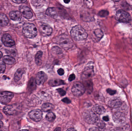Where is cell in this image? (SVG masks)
Here are the masks:
<instances>
[{
    "label": "cell",
    "instance_id": "obj_1",
    "mask_svg": "<svg viewBox=\"0 0 132 131\" xmlns=\"http://www.w3.org/2000/svg\"><path fill=\"white\" fill-rule=\"evenodd\" d=\"M70 34L72 38L76 41L85 40L88 35L85 29L80 25L73 27L71 31Z\"/></svg>",
    "mask_w": 132,
    "mask_h": 131
},
{
    "label": "cell",
    "instance_id": "obj_2",
    "mask_svg": "<svg viewBox=\"0 0 132 131\" xmlns=\"http://www.w3.org/2000/svg\"><path fill=\"white\" fill-rule=\"evenodd\" d=\"M22 33L26 37L33 38L37 35L38 32L35 25L31 23H26L23 25Z\"/></svg>",
    "mask_w": 132,
    "mask_h": 131
},
{
    "label": "cell",
    "instance_id": "obj_3",
    "mask_svg": "<svg viewBox=\"0 0 132 131\" xmlns=\"http://www.w3.org/2000/svg\"><path fill=\"white\" fill-rule=\"evenodd\" d=\"M57 44L65 50L70 49L73 46V42L71 39L65 35H61L56 38Z\"/></svg>",
    "mask_w": 132,
    "mask_h": 131
},
{
    "label": "cell",
    "instance_id": "obj_4",
    "mask_svg": "<svg viewBox=\"0 0 132 131\" xmlns=\"http://www.w3.org/2000/svg\"><path fill=\"white\" fill-rule=\"evenodd\" d=\"M71 90L75 96L80 97L84 94L85 88L84 85L81 82H77L74 83Z\"/></svg>",
    "mask_w": 132,
    "mask_h": 131
},
{
    "label": "cell",
    "instance_id": "obj_5",
    "mask_svg": "<svg viewBox=\"0 0 132 131\" xmlns=\"http://www.w3.org/2000/svg\"><path fill=\"white\" fill-rule=\"evenodd\" d=\"M116 17L118 21L122 23H128L131 20L130 14L122 10H119L117 12Z\"/></svg>",
    "mask_w": 132,
    "mask_h": 131
},
{
    "label": "cell",
    "instance_id": "obj_6",
    "mask_svg": "<svg viewBox=\"0 0 132 131\" xmlns=\"http://www.w3.org/2000/svg\"><path fill=\"white\" fill-rule=\"evenodd\" d=\"M92 62H90L86 65L82 73L81 77L84 80H88L94 74V68Z\"/></svg>",
    "mask_w": 132,
    "mask_h": 131
},
{
    "label": "cell",
    "instance_id": "obj_7",
    "mask_svg": "<svg viewBox=\"0 0 132 131\" xmlns=\"http://www.w3.org/2000/svg\"><path fill=\"white\" fill-rule=\"evenodd\" d=\"M84 118L87 123L94 124L98 121V117L95 112L92 111L88 110L85 112L84 113Z\"/></svg>",
    "mask_w": 132,
    "mask_h": 131
},
{
    "label": "cell",
    "instance_id": "obj_8",
    "mask_svg": "<svg viewBox=\"0 0 132 131\" xmlns=\"http://www.w3.org/2000/svg\"><path fill=\"white\" fill-rule=\"evenodd\" d=\"M13 93L10 92L5 91L0 93V102L4 105L7 104L14 97Z\"/></svg>",
    "mask_w": 132,
    "mask_h": 131
},
{
    "label": "cell",
    "instance_id": "obj_9",
    "mask_svg": "<svg viewBox=\"0 0 132 131\" xmlns=\"http://www.w3.org/2000/svg\"><path fill=\"white\" fill-rule=\"evenodd\" d=\"M39 27V32L43 36H49L52 32V28L45 23L42 22L40 23Z\"/></svg>",
    "mask_w": 132,
    "mask_h": 131
},
{
    "label": "cell",
    "instance_id": "obj_10",
    "mask_svg": "<svg viewBox=\"0 0 132 131\" xmlns=\"http://www.w3.org/2000/svg\"><path fill=\"white\" fill-rule=\"evenodd\" d=\"M42 112L39 109H36L31 111L29 114V117L34 121L38 122L40 121L42 118Z\"/></svg>",
    "mask_w": 132,
    "mask_h": 131
},
{
    "label": "cell",
    "instance_id": "obj_11",
    "mask_svg": "<svg viewBox=\"0 0 132 131\" xmlns=\"http://www.w3.org/2000/svg\"><path fill=\"white\" fill-rule=\"evenodd\" d=\"M21 14L27 19H31L33 17V13L30 8L26 5H21L19 7Z\"/></svg>",
    "mask_w": 132,
    "mask_h": 131
},
{
    "label": "cell",
    "instance_id": "obj_12",
    "mask_svg": "<svg viewBox=\"0 0 132 131\" xmlns=\"http://www.w3.org/2000/svg\"><path fill=\"white\" fill-rule=\"evenodd\" d=\"M2 41L6 47H12L15 45V42L9 34H5L3 35L2 38Z\"/></svg>",
    "mask_w": 132,
    "mask_h": 131
},
{
    "label": "cell",
    "instance_id": "obj_13",
    "mask_svg": "<svg viewBox=\"0 0 132 131\" xmlns=\"http://www.w3.org/2000/svg\"><path fill=\"white\" fill-rule=\"evenodd\" d=\"M48 78L46 74L43 71L37 73L35 78L36 84L38 85H41L44 84Z\"/></svg>",
    "mask_w": 132,
    "mask_h": 131
},
{
    "label": "cell",
    "instance_id": "obj_14",
    "mask_svg": "<svg viewBox=\"0 0 132 131\" xmlns=\"http://www.w3.org/2000/svg\"><path fill=\"white\" fill-rule=\"evenodd\" d=\"M113 120L117 124H122L125 122L126 118L123 114L118 112L114 114L113 116Z\"/></svg>",
    "mask_w": 132,
    "mask_h": 131
},
{
    "label": "cell",
    "instance_id": "obj_15",
    "mask_svg": "<svg viewBox=\"0 0 132 131\" xmlns=\"http://www.w3.org/2000/svg\"><path fill=\"white\" fill-rule=\"evenodd\" d=\"M59 10L55 7H50L46 10V14L53 18H57L59 16Z\"/></svg>",
    "mask_w": 132,
    "mask_h": 131
},
{
    "label": "cell",
    "instance_id": "obj_16",
    "mask_svg": "<svg viewBox=\"0 0 132 131\" xmlns=\"http://www.w3.org/2000/svg\"><path fill=\"white\" fill-rule=\"evenodd\" d=\"M16 108L15 105H8L5 106L3 109V112L5 114L12 115L16 112Z\"/></svg>",
    "mask_w": 132,
    "mask_h": 131
},
{
    "label": "cell",
    "instance_id": "obj_17",
    "mask_svg": "<svg viewBox=\"0 0 132 131\" xmlns=\"http://www.w3.org/2000/svg\"><path fill=\"white\" fill-rule=\"evenodd\" d=\"M122 105V102L120 99L115 98L110 100L108 102V105L111 107L113 108H118L120 107Z\"/></svg>",
    "mask_w": 132,
    "mask_h": 131
},
{
    "label": "cell",
    "instance_id": "obj_18",
    "mask_svg": "<svg viewBox=\"0 0 132 131\" xmlns=\"http://www.w3.org/2000/svg\"><path fill=\"white\" fill-rule=\"evenodd\" d=\"M9 16L11 19L16 21H21L22 18L21 14L20 12L18 11L11 12L9 14Z\"/></svg>",
    "mask_w": 132,
    "mask_h": 131
},
{
    "label": "cell",
    "instance_id": "obj_19",
    "mask_svg": "<svg viewBox=\"0 0 132 131\" xmlns=\"http://www.w3.org/2000/svg\"><path fill=\"white\" fill-rule=\"evenodd\" d=\"M93 110L94 112L98 115L103 114L105 113V109L103 106L99 105H95L93 107Z\"/></svg>",
    "mask_w": 132,
    "mask_h": 131
},
{
    "label": "cell",
    "instance_id": "obj_20",
    "mask_svg": "<svg viewBox=\"0 0 132 131\" xmlns=\"http://www.w3.org/2000/svg\"><path fill=\"white\" fill-rule=\"evenodd\" d=\"M25 72V68H19L15 73L14 77V80L16 82L19 81L21 78L23 74Z\"/></svg>",
    "mask_w": 132,
    "mask_h": 131
},
{
    "label": "cell",
    "instance_id": "obj_21",
    "mask_svg": "<svg viewBox=\"0 0 132 131\" xmlns=\"http://www.w3.org/2000/svg\"><path fill=\"white\" fill-rule=\"evenodd\" d=\"M65 84V82L63 80L59 79H52L49 82V84L52 87L59 86L64 85Z\"/></svg>",
    "mask_w": 132,
    "mask_h": 131
},
{
    "label": "cell",
    "instance_id": "obj_22",
    "mask_svg": "<svg viewBox=\"0 0 132 131\" xmlns=\"http://www.w3.org/2000/svg\"><path fill=\"white\" fill-rule=\"evenodd\" d=\"M8 18L6 15L4 14H0V26L5 27L9 23Z\"/></svg>",
    "mask_w": 132,
    "mask_h": 131
},
{
    "label": "cell",
    "instance_id": "obj_23",
    "mask_svg": "<svg viewBox=\"0 0 132 131\" xmlns=\"http://www.w3.org/2000/svg\"><path fill=\"white\" fill-rule=\"evenodd\" d=\"M4 63L8 65L14 64L15 63V60L13 57L10 55H5L3 58Z\"/></svg>",
    "mask_w": 132,
    "mask_h": 131
},
{
    "label": "cell",
    "instance_id": "obj_24",
    "mask_svg": "<svg viewBox=\"0 0 132 131\" xmlns=\"http://www.w3.org/2000/svg\"><path fill=\"white\" fill-rule=\"evenodd\" d=\"M42 52L39 51L36 53L35 55V62L38 66H40L42 64V57L43 56Z\"/></svg>",
    "mask_w": 132,
    "mask_h": 131
},
{
    "label": "cell",
    "instance_id": "obj_25",
    "mask_svg": "<svg viewBox=\"0 0 132 131\" xmlns=\"http://www.w3.org/2000/svg\"><path fill=\"white\" fill-rule=\"evenodd\" d=\"M54 106L52 104L50 103H45L42 106V110L45 112L50 111L53 109Z\"/></svg>",
    "mask_w": 132,
    "mask_h": 131
},
{
    "label": "cell",
    "instance_id": "obj_26",
    "mask_svg": "<svg viewBox=\"0 0 132 131\" xmlns=\"http://www.w3.org/2000/svg\"><path fill=\"white\" fill-rule=\"evenodd\" d=\"M36 84L35 79L34 78L32 77L29 82V88L30 90H33L36 87Z\"/></svg>",
    "mask_w": 132,
    "mask_h": 131
},
{
    "label": "cell",
    "instance_id": "obj_27",
    "mask_svg": "<svg viewBox=\"0 0 132 131\" xmlns=\"http://www.w3.org/2000/svg\"><path fill=\"white\" fill-rule=\"evenodd\" d=\"M94 34L95 35L96 37L99 39H101L102 38L104 35L103 32L101 29L97 28L94 31Z\"/></svg>",
    "mask_w": 132,
    "mask_h": 131
},
{
    "label": "cell",
    "instance_id": "obj_28",
    "mask_svg": "<svg viewBox=\"0 0 132 131\" xmlns=\"http://www.w3.org/2000/svg\"><path fill=\"white\" fill-rule=\"evenodd\" d=\"M51 52L53 54L55 55H60L62 54V50L57 46H55L51 49Z\"/></svg>",
    "mask_w": 132,
    "mask_h": 131
},
{
    "label": "cell",
    "instance_id": "obj_29",
    "mask_svg": "<svg viewBox=\"0 0 132 131\" xmlns=\"http://www.w3.org/2000/svg\"><path fill=\"white\" fill-rule=\"evenodd\" d=\"M55 118L56 116L55 114L52 112L48 113L46 116V120L50 122L53 121Z\"/></svg>",
    "mask_w": 132,
    "mask_h": 131
},
{
    "label": "cell",
    "instance_id": "obj_30",
    "mask_svg": "<svg viewBox=\"0 0 132 131\" xmlns=\"http://www.w3.org/2000/svg\"><path fill=\"white\" fill-rule=\"evenodd\" d=\"M32 4L35 7H41L43 5V1H31Z\"/></svg>",
    "mask_w": 132,
    "mask_h": 131
},
{
    "label": "cell",
    "instance_id": "obj_31",
    "mask_svg": "<svg viewBox=\"0 0 132 131\" xmlns=\"http://www.w3.org/2000/svg\"><path fill=\"white\" fill-rule=\"evenodd\" d=\"M98 14L100 17H104L108 16L109 14V12L106 10H101L98 12Z\"/></svg>",
    "mask_w": 132,
    "mask_h": 131
},
{
    "label": "cell",
    "instance_id": "obj_32",
    "mask_svg": "<svg viewBox=\"0 0 132 131\" xmlns=\"http://www.w3.org/2000/svg\"><path fill=\"white\" fill-rule=\"evenodd\" d=\"M85 5L88 8H91L93 5V3L91 1H84Z\"/></svg>",
    "mask_w": 132,
    "mask_h": 131
},
{
    "label": "cell",
    "instance_id": "obj_33",
    "mask_svg": "<svg viewBox=\"0 0 132 131\" xmlns=\"http://www.w3.org/2000/svg\"><path fill=\"white\" fill-rule=\"evenodd\" d=\"M5 64L4 63H1L0 64V73H4L5 70Z\"/></svg>",
    "mask_w": 132,
    "mask_h": 131
},
{
    "label": "cell",
    "instance_id": "obj_34",
    "mask_svg": "<svg viewBox=\"0 0 132 131\" xmlns=\"http://www.w3.org/2000/svg\"><path fill=\"white\" fill-rule=\"evenodd\" d=\"M57 91L59 92V94L62 96H64L65 95L66 92L62 88H58L57 89Z\"/></svg>",
    "mask_w": 132,
    "mask_h": 131
},
{
    "label": "cell",
    "instance_id": "obj_35",
    "mask_svg": "<svg viewBox=\"0 0 132 131\" xmlns=\"http://www.w3.org/2000/svg\"><path fill=\"white\" fill-rule=\"evenodd\" d=\"M107 92L109 94L111 95H114L116 93V91L110 89V88H108V89H107Z\"/></svg>",
    "mask_w": 132,
    "mask_h": 131
},
{
    "label": "cell",
    "instance_id": "obj_36",
    "mask_svg": "<svg viewBox=\"0 0 132 131\" xmlns=\"http://www.w3.org/2000/svg\"><path fill=\"white\" fill-rule=\"evenodd\" d=\"M97 125L100 128H103L105 127V124L104 122L101 121L100 122H98Z\"/></svg>",
    "mask_w": 132,
    "mask_h": 131
},
{
    "label": "cell",
    "instance_id": "obj_37",
    "mask_svg": "<svg viewBox=\"0 0 132 131\" xmlns=\"http://www.w3.org/2000/svg\"><path fill=\"white\" fill-rule=\"evenodd\" d=\"M57 72H58V74H59L60 75H63L64 74V73H65V71H64V70H63V69L60 68L58 70Z\"/></svg>",
    "mask_w": 132,
    "mask_h": 131
},
{
    "label": "cell",
    "instance_id": "obj_38",
    "mask_svg": "<svg viewBox=\"0 0 132 131\" xmlns=\"http://www.w3.org/2000/svg\"><path fill=\"white\" fill-rule=\"evenodd\" d=\"M12 2L17 3V4H21V3H23L26 2V0H13Z\"/></svg>",
    "mask_w": 132,
    "mask_h": 131
},
{
    "label": "cell",
    "instance_id": "obj_39",
    "mask_svg": "<svg viewBox=\"0 0 132 131\" xmlns=\"http://www.w3.org/2000/svg\"><path fill=\"white\" fill-rule=\"evenodd\" d=\"M75 74H71L69 76V78H68V80L70 81L71 82L73 80H75Z\"/></svg>",
    "mask_w": 132,
    "mask_h": 131
},
{
    "label": "cell",
    "instance_id": "obj_40",
    "mask_svg": "<svg viewBox=\"0 0 132 131\" xmlns=\"http://www.w3.org/2000/svg\"><path fill=\"white\" fill-rule=\"evenodd\" d=\"M62 101L66 104H70L71 103V101L67 98H63Z\"/></svg>",
    "mask_w": 132,
    "mask_h": 131
},
{
    "label": "cell",
    "instance_id": "obj_41",
    "mask_svg": "<svg viewBox=\"0 0 132 131\" xmlns=\"http://www.w3.org/2000/svg\"><path fill=\"white\" fill-rule=\"evenodd\" d=\"M89 131H101L98 128H91L89 129Z\"/></svg>",
    "mask_w": 132,
    "mask_h": 131
},
{
    "label": "cell",
    "instance_id": "obj_42",
    "mask_svg": "<svg viewBox=\"0 0 132 131\" xmlns=\"http://www.w3.org/2000/svg\"><path fill=\"white\" fill-rule=\"evenodd\" d=\"M103 119L105 121L108 122L109 121V118L108 116H105L103 117Z\"/></svg>",
    "mask_w": 132,
    "mask_h": 131
},
{
    "label": "cell",
    "instance_id": "obj_43",
    "mask_svg": "<svg viewBox=\"0 0 132 131\" xmlns=\"http://www.w3.org/2000/svg\"><path fill=\"white\" fill-rule=\"evenodd\" d=\"M54 131H61V128L59 127L56 128Z\"/></svg>",
    "mask_w": 132,
    "mask_h": 131
},
{
    "label": "cell",
    "instance_id": "obj_44",
    "mask_svg": "<svg viewBox=\"0 0 132 131\" xmlns=\"http://www.w3.org/2000/svg\"><path fill=\"white\" fill-rule=\"evenodd\" d=\"M67 131H77L76 130H75L74 128H68Z\"/></svg>",
    "mask_w": 132,
    "mask_h": 131
},
{
    "label": "cell",
    "instance_id": "obj_45",
    "mask_svg": "<svg viewBox=\"0 0 132 131\" xmlns=\"http://www.w3.org/2000/svg\"><path fill=\"white\" fill-rule=\"evenodd\" d=\"M3 124L2 123V122L0 121V128H1L2 127H3Z\"/></svg>",
    "mask_w": 132,
    "mask_h": 131
},
{
    "label": "cell",
    "instance_id": "obj_46",
    "mask_svg": "<svg viewBox=\"0 0 132 131\" xmlns=\"http://www.w3.org/2000/svg\"><path fill=\"white\" fill-rule=\"evenodd\" d=\"M3 118V115L0 112V120H2Z\"/></svg>",
    "mask_w": 132,
    "mask_h": 131
},
{
    "label": "cell",
    "instance_id": "obj_47",
    "mask_svg": "<svg viewBox=\"0 0 132 131\" xmlns=\"http://www.w3.org/2000/svg\"><path fill=\"white\" fill-rule=\"evenodd\" d=\"M105 131H117L115 130H113V129H107V130H105Z\"/></svg>",
    "mask_w": 132,
    "mask_h": 131
},
{
    "label": "cell",
    "instance_id": "obj_48",
    "mask_svg": "<svg viewBox=\"0 0 132 131\" xmlns=\"http://www.w3.org/2000/svg\"><path fill=\"white\" fill-rule=\"evenodd\" d=\"M70 1H68V0H67V1H64V2L66 3V4H68L69 2H70Z\"/></svg>",
    "mask_w": 132,
    "mask_h": 131
},
{
    "label": "cell",
    "instance_id": "obj_49",
    "mask_svg": "<svg viewBox=\"0 0 132 131\" xmlns=\"http://www.w3.org/2000/svg\"><path fill=\"white\" fill-rule=\"evenodd\" d=\"M2 55H2V52H1L0 51V59L2 57Z\"/></svg>",
    "mask_w": 132,
    "mask_h": 131
},
{
    "label": "cell",
    "instance_id": "obj_50",
    "mask_svg": "<svg viewBox=\"0 0 132 131\" xmlns=\"http://www.w3.org/2000/svg\"><path fill=\"white\" fill-rule=\"evenodd\" d=\"M2 42H1V41H0V48L2 46Z\"/></svg>",
    "mask_w": 132,
    "mask_h": 131
},
{
    "label": "cell",
    "instance_id": "obj_51",
    "mask_svg": "<svg viewBox=\"0 0 132 131\" xmlns=\"http://www.w3.org/2000/svg\"><path fill=\"white\" fill-rule=\"evenodd\" d=\"M19 131H29L28 130H20Z\"/></svg>",
    "mask_w": 132,
    "mask_h": 131
},
{
    "label": "cell",
    "instance_id": "obj_52",
    "mask_svg": "<svg viewBox=\"0 0 132 131\" xmlns=\"http://www.w3.org/2000/svg\"><path fill=\"white\" fill-rule=\"evenodd\" d=\"M1 29L0 28V34H1Z\"/></svg>",
    "mask_w": 132,
    "mask_h": 131
},
{
    "label": "cell",
    "instance_id": "obj_53",
    "mask_svg": "<svg viewBox=\"0 0 132 131\" xmlns=\"http://www.w3.org/2000/svg\"></svg>",
    "mask_w": 132,
    "mask_h": 131
}]
</instances>
